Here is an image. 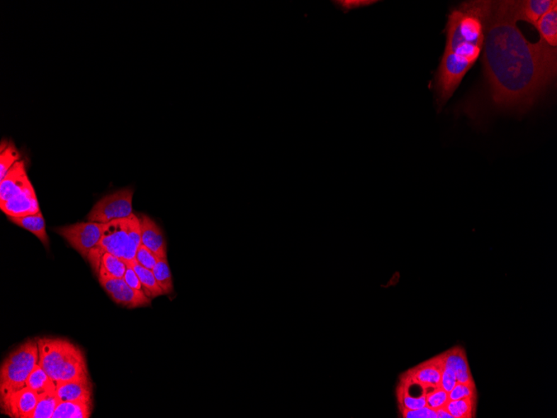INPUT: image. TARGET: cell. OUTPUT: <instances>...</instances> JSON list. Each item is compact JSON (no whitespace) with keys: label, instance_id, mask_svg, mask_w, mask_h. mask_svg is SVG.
I'll return each instance as SVG.
<instances>
[{"label":"cell","instance_id":"1","mask_svg":"<svg viewBox=\"0 0 557 418\" xmlns=\"http://www.w3.org/2000/svg\"><path fill=\"white\" fill-rule=\"evenodd\" d=\"M514 0L493 1L483 45V65L495 106L525 111L556 77L557 50L531 43L517 26Z\"/></svg>","mask_w":557,"mask_h":418},{"label":"cell","instance_id":"2","mask_svg":"<svg viewBox=\"0 0 557 418\" xmlns=\"http://www.w3.org/2000/svg\"><path fill=\"white\" fill-rule=\"evenodd\" d=\"M493 6V1L473 0L461 4L448 16L446 48L435 77L439 106L449 101L478 60Z\"/></svg>","mask_w":557,"mask_h":418},{"label":"cell","instance_id":"3","mask_svg":"<svg viewBox=\"0 0 557 418\" xmlns=\"http://www.w3.org/2000/svg\"><path fill=\"white\" fill-rule=\"evenodd\" d=\"M39 364L57 384L89 377L86 357L77 345L64 339H38Z\"/></svg>","mask_w":557,"mask_h":418},{"label":"cell","instance_id":"4","mask_svg":"<svg viewBox=\"0 0 557 418\" xmlns=\"http://www.w3.org/2000/svg\"><path fill=\"white\" fill-rule=\"evenodd\" d=\"M141 245L140 218L132 215L126 219L106 223L103 227L100 243L91 251L88 260L98 273L101 259L105 253H111L121 258L126 263L135 260L137 250Z\"/></svg>","mask_w":557,"mask_h":418},{"label":"cell","instance_id":"5","mask_svg":"<svg viewBox=\"0 0 557 418\" xmlns=\"http://www.w3.org/2000/svg\"><path fill=\"white\" fill-rule=\"evenodd\" d=\"M39 364L38 340H28L4 359L0 368L1 397L26 387L30 375Z\"/></svg>","mask_w":557,"mask_h":418},{"label":"cell","instance_id":"6","mask_svg":"<svg viewBox=\"0 0 557 418\" xmlns=\"http://www.w3.org/2000/svg\"><path fill=\"white\" fill-rule=\"evenodd\" d=\"M134 189H121L99 201L88 214L89 221L103 223L126 219L133 215Z\"/></svg>","mask_w":557,"mask_h":418},{"label":"cell","instance_id":"7","mask_svg":"<svg viewBox=\"0 0 557 418\" xmlns=\"http://www.w3.org/2000/svg\"><path fill=\"white\" fill-rule=\"evenodd\" d=\"M105 224L98 222H80L74 225L62 226L55 230L63 236L75 251L84 259L96 248L102 239Z\"/></svg>","mask_w":557,"mask_h":418},{"label":"cell","instance_id":"8","mask_svg":"<svg viewBox=\"0 0 557 418\" xmlns=\"http://www.w3.org/2000/svg\"><path fill=\"white\" fill-rule=\"evenodd\" d=\"M102 287L118 305L133 309L150 306L151 299L142 290L131 288L124 279L99 280Z\"/></svg>","mask_w":557,"mask_h":418},{"label":"cell","instance_id":"9","mask_svg":"<svg viewBox=\"0 0 557 418\" xmlns=\"http://www.w3.org/2000/svg\"><path fill=\"white\" fill-rule=\"evenodd\" d=\"M38 401L37 394L26 387L1 397L2 412L13 418H30Z\"/></svg>","mask_w":557,"mask_h":418},{"label":"cell","instance_id":"10","mask_svg":"<svg viewBox=\"0 0 557 418\" xmlns=\"http://www.w3.org/2000/svg\"><path fill=\"white\" fill-rule=\"evenodd\" d=\"M0 209L8 216L23 217L40 211L34 187H28L17 196L0 202Z\"/></svg>","mask_w":557,"mask_h":418},{"label":"cell","instance_id":"11","mask_svg":"<svg viewBox=\"0 0 557 418\" xmlns=\"http://www.w3.org/2000/svg\"><path fill=\"white\" fill-rule=\"evenodd\" d=\"M31 185H33L28 177L25 163L23 160L18 161L1 180L0 202H6L17 196Z\"/></svg>","mask_w":557,"mask_h":418},{"label":"cell","instance_id":"12","mask_svg":"<svg viewBox=\"0 0 557 418\" xmlns=\"http://www.w3.org/2000/svg\"><path fill=\"white\" fill-rule=\"evenodd\" d=\"M139 218L141 227V244L147 247L159 259L167 258V241L164 240L162 229L148 216L142 215Z\"/></svg>","mask_w":557,"mask_h":418},{"label":"cell","instance_id":"13","mask_svg":"<svg viewBox=\"0 0 557 418\" xmlns=\"http://www.w3.org/2000/svg\"><path fill=\"white\" fill-rule=\"evenodd\" d=\"M557 4L556 0H524L514 1V14L517 21H526L533 26L546 12Z\"/></svg>","mask_w":557,"mask_h":418},{"label":"cell","instance_id":"14","mask_svg":"<svg viewBox=\"0 0 557 418\" xmlns=\"http://www.w3.org/2000/svg\"><path fill=\"white\" fill-rule=\"evenodd\" d=\"M438 358L440 360L442 368L450 369L455 373L457 383L474 384L463 349L457 346V348L439 356Z\"/></svg>","mask_w":557,"mask_h":418},{"label":"cell","instance_id":"15","mask_svg":"<svg viewBox=\"0 0 557 418\" xmlns=\"http://www.w3.org/2000/svg\"><path fill=\"white\" fill-rule=\"evenodd\" d=\"M92 392L93 385L89 376L56 384V393L61 402L91 400Z\"/></svg>","mask_w":557,"mask_h":418},{"label":"cell","instance_id":"16","mask_svg":"<svg viewBox=\"0 0 557 418\" xmlns=\"http://www.w3.org/2000/svg\"><path fill=\"white\" fill-rule=\"evenodd\" d=\"M442 365L438 358L419 365L412 370L410 379L424 387L440 386Z\"/></svg>","mask_w":557,"mask_h":418},{"label":"cell","instance_id":"17","mask_svg":"<svg viewBox=\"0 0 557 418\" xmlns=\"http://www.w3.org/2000/svg\"><path fill=\"white\" fill-rule=\"evenodd\" d=\"M8 218L13 224L31 232L38 239L40 240L46 248H49V236L47 235L45 221L41 211L38 212L35 215L23 217L8 216Z\"/></svg>","mask_w":557,"mask_h":418},{"label":"cell","instance_id":"18","mask_svg":"<svg viewBox=\"0 0 557 418\" xmlns=\"http://www.w3.org/2000/svg\"><path fill=\"white\" fill-rule=\"evenodd\" d=\"M92 408V399L61 402L52 418H89L91 416Z\"/></svg>","mask_w":557,"mask_h":418},{"label":"cell","instance_id":"19","mask_svg":"<svg viewBox=\"0 0 557 418\" xmlns=\"http://www.w3.org/2000/svg\"><path fill=\"white\" fill-rule=\"evenodd\" d=\"M127 263L115 255L105 253L102 255L98 270L99 280L124 278Z\"/></svg>","mask_w":557,"mask_h":418},{"label":"cell","instance_id":"20","mask_svg":"<svg viewBox=\"0 0 557 418\" xmlns=\"http://www.w3.org/2000/svg\"><path fill=\"white\" fill-rule=\"evenodd\" d=\"M540 40L553 48L557 46V4L541 18L535 26Z\"/></svg>","mask_w":557,"mask_h":418},{"label":"cell","instance_id":"21","mask_svg":"<svg viewBox=\"0 0 557 418\" xmlns=\"http://www.w3.org/2000/svg\"><path fill=\"white\" fill-rule=\"evenodd\" d=\"M26 387L34 391L38 397L56 390V383L50 378L45 370L38 364L26 382Z\"/></svg>","mask_w":557,"mask_h":418},{"label":"cell","instance_id":"22","mask_svg":"<svg viewBox=\"0 0 557 418\" xmlns=\"http://www.w3.org/2000/svg\"><path fill=\"white\" fill-rule=\"evenodd\" d=\"M130 263L133 265L137 275H138L146 296L150 299H154L164 295L162 289L159 286L152 270L142 267L135 260Z\"/></svg>","mask_w":557,"mask_h":418},{"label":"cell","instance_id":"23","mask_svg":"<svg viewBox=\"0 0 557 418\" xmlns=\"http://www.w3.org/2000/svg\"><path fill=\"white\" fill-rule=\"evenodd\" d=\"M60 400L56 390L50 391L39 397L37 406L32 412L30 418H52L56 407H58Z\"/></svg>","mask_w":557,"mask_h":418},{"label":"cell","instance_id":"24","mask_svg":"<svg viewBox=\"0 0 557 418\" xmlns=\"http://www.w3.org/2000/svg\"><path fill=\"white\" fill-rule=\"evenodd\" d=\"M476 398L458 399L447 402L445 408L453 418L474 417Z\"/></svg>","mask_w":557,"mask_h":418},{"label":"cell","instance_id":"25","mask_svg":"<svg viewBox=\"0 0 557 418\" xmlns=\"http://www.w3.org/2000/svg\"><path fill=\"white\" fill-rule=\"evenodd\" d=\"M157 283L165 295L173 292V280L171 269H169L167 258L159 259L152 270Z\"/></svg>","mask_w":557,"mask_h":418},{"label":"cell","instance_id":"26","mask_svg":"<svg viewBox=\"0 0 557 418\" xmlns=\"http://www.w3.org/2000/svg\"><path fill=\"white\" fill-rule=\"evenodd\" d=\"M4 145L6 147L4 148L1 146V155H0V180L6 177L9 170L21 159V155L13 144Z\"/></svg>","mask_w":557,"mask_h":418},{"label":"cell","instance_id":"27","mask_svg":"<svg viewBox=\"0 0 557 418\" xmlns=\"http://www.w3.org/2000/svg\"><path fill=\"white\" fill-rule=\"evenodd\" d=\"M399 401L403 409L417 410L427 406V396L415 397L410 396L403 389L400 391Z\"/></svg>","mask_w":557,"mask_h":418},{"label":"cell","instance_id":"28","mask_svg":"<svg viewBox=\"0 0 557 418\" xmlns=\"http://www.w3.org/2000/svg\"><path fill=\"white\" fill-rule=\"evenodd\" d=\"M448 397H449V401L464 398H476L475 384L457 383L454 388L448 393Z\"/></svg>","mask_w":557,"mask_h":418},{"label":"cell","instance_id":"29","mask_svg":"<svg viewBox=\"0 0 557 418\" xmlns=\"http://www.w3.org/2000/svg\"><path fill=\"white\" fill-rule=\"evenodd\" d=\"M158 260L157 256L142 244L137 250L135 260L145 268L152 270Z\"/></svg>","mask_w":557,"mask_h":418},{"label":"cell","instance_id":"30","mask_svg":"<svg viewBox=\"0 0 557 418\" xmlns=\"http://www.w3.org/2000/svg\"><path fill=\"white\" fill-rule=\"evenodd\" d=\"M448 402H449L448 392L444 391L441 387L437 388L435 391L427 396V406L434 410L445 407Z\"/></svg>","mask_w":557,"mask_h":418},{"label":"cell","instance_id":"31","mask_svg":"<svg viewBox=\"0 0 557 418\" xmlns=\"http://www.w3.org/2000/svg\"><path fill=\"white\" fill-rule=\"evenodd\" d=\"M378 1H372V0H339V1H332L334 6L341 9L344 13H348L352 9L367 7L374 4Z\"/></svg>","mask_w":557,"mask_h":418},{"label":"cell","instance_id":"32","mask_svg":"<svg viewBox=\"0 0 557 418\" xmlns=\"http://www.w3.org/2000/svg\"><path fill=\"white\" fill-rule=\"evenodd\" d=\"M457 380L456 374L451 370L442 368L440 386L444 391L449 393L456 386Z\"/></svg>","mask_w":557,"mask_h":418},{"label":"cell","instance_id":"33","mask_svg":"<svg viewBox=\"0 0 557 418\" xmlns=\"http://www.w3.org/2000/svg\"><path fill=\"white\" fill-rule=\"evenodd\" d=\"M403 416L405 418H437L436 410L427 406L417 410L403 409Z\"/></svg>","mask_w":557,"mask_h":418},{"label":"cell","instance_id":"34","mask_svg":"<svg viewBox=\"0 0 557 418\" xmlns=\"http://www.w3.org/2000/svg\"><path fill=\"white\" fill-rule=\"evenodd\" d=\"M123 279L125 280L126 284L131 288L142 290L143 291L142 284H141L138 275L135 273L133 265H132L130 263H127L126 273Z\"/></svg>","mask_w":557,"mask_h":418},{"label":"cell","instance_id":"35","mask_svg":"<svg viewBox=\"0 0 557 418\" xmlns=\"http://www.w3.org/2000/svg\"><path fill=\"white\" fill-rule=\"evenodd\" d=\"M436 412L437 418H453L451 413L448 412L445 407L439 408Z\"/></svg>","mask_w":557,"mask_h":418}]
</instances>
